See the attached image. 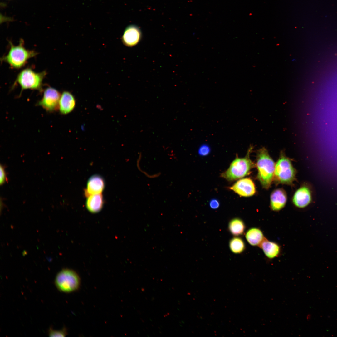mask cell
Instances as JSON below:
<instances>
[{
    "instance_id": "obj_1",
    "label": "cell",
    "mask_w": 337,
    "mask_h": 337,
    "mask_svg": "<svg viewBox=\"0 0 337 337\" xmlns=\"http://www.w3.org/2000/svg\"><path fill=\"white\" fill-rule=\"evenodd\" d=\"M257 155V178L262 187L267 189L274 178L275 164L265 148L259 149Z\"/></svg>"
},
{
    "instance_id": "obj_2",
    "label": "cell",
    "mask_w": 337,
    "mask_h": 337,
    "mask_svg": "<svg viewBox=\"0 0 337 337\" xmlns=\"http://www.w3.org/2000/svg\"><path fill=\"white\" fill-rule=\"evenodd\" d=\"M9 49L7 54L0 59L1 62L7 63L12 69H19L24 66L27 61L35 56L37 53L29 50L24 46V41L20 40L17 45H14L9 41Z\"/></svg>"
},
{
    "instance_id": "obj_3",
    "label": "cell",
    "mask_w": 337,
    "mask_h": 337,
    "mask_svg": "<svg viewBox=\"0 0 337 337\" xmlns=\"http://www.w3.org/2000/svg\"><path fill=\"white\" fill-rule=\"evenodd\" d=\"M252 147H250L246 156L242 158L237 157L230 164L229 168L221 174V176L229 181L241 178L250 173L251 170L256 165L250 159L249 155Z\"/></svg>"
},
{
    "instance_id": "obj_4",
    "label": "cell",
    "mask_w": 337,
    "mask_h": 337,
    "mask_svg": "<svg viewBox=\"0 0 337 337\" xmlns=\"http://www.w3.org/2000/svg\"><path fill=\"white\" fill-rule=\"evenodd\" d=\"M46 74L45 71L37 72L30 68L24 69L18 74L12 88L17 84L21 88V93L27 89L41 91L42 90L43 81Z\"/></svg>"
},
{
    "instance_id": "obj_5",
    "label": "cell",
    "mask_w": 337,
    "mask_h": 337,
    "mask_svg": "<svg viewBox=\"0 0 337 337\" xmlns=\"http://www.w3.org/2000/svg\"><path fill=\"white\" fill-rule=\"evenodd\" d=\"M296 171L290 159L282 152L275 164L274 176L278 183L291 185L295 180Z\"/></svg>"
},
{
    "instance_id": "obj_6",
    "label": "cell",
    "mask_w": 337,
    "mask_h": 337,
    "mask_svg": "<svg viewBox=\"0 0 337 337\" xmlns=\"http://www.w3.org/2000/svg\"><path fill=\"white\" fill-rule=\"evenodd\" d=\"M55 282L59 290L68 293L73 292L78 289L80 280L78 275L74 271L65 269L58 273Z\"/></svg>"
},
{
    "instance_id": "obj_7",
    "label": "cell",
    "mask_w": 337,
    "mask_h": 337,
    "mask_svg": "<svg viewBox=\"0 0 337 337\" xmlns=\"http://www.w3.org/2000/svg\"><path fill=\"white\" fill-rule=\"evenodd\" d=\"M61 94L56 89L49 87L44 91L42 98L37 105L42 107L46 111L53 112L59 109Z\"/></svg>"
},
{
    "instance_id": "obj_8",
    "label": "cell",
    "mask_w": 337,
    "mask_h": 337,
    "mask_svg": "<svg viewBox=\"0 0 337 337\" xmlns=\"http://www.w3.org/2000/svg\"><path fill=\"white\" fill-rule=\"evenodd\" d=\"M229 189L241 196L248 197L254 194L256 190L255 184L249 178H245L237 181Z\"/></svg>"
},
{
    "instance_id": "obj_9",
    "label": "cell",
    "mask_w": 337,
    "mask_h": 337,
    "mask_svg": "<svg viewBox=\"0 0 337 337\" xmlns=\"http://www.w3.org/2000/svg\"><path fill=\"white\" fill-rule=\"evenodd\" d=\"M142 36L141 31L137 26L131 25L125 29L122 37L123 43L126 46H134L139 42Z\"/></svg>"
},
{
    "instance_id": "obj_10",
    "label": "cell",
    "mask_w": 337,
    "mask_h": 337,
    "mask_svg": "<svg viewBox=\"0 0 337 337\" xmlns=\"http://www.w3.org/2000/svg\"><path fill=\"white\" fill-rule=\"evenodd\" d=\"M311 192L309 188L303 186L295 192L292 198L294 204L297 207L303 208L307 206L312 200Z\"/></svg>"
},
{
    "instance_id": "obj_11",
    "label": "cell",
    "mask_w": 337,
    "mask_h": 337,
    "mask_svg": "<svg viewBox=\"0 0 337 337\" xmlns=\"http://www.w3.org/2000/svg\"><path fill=\"white\" fill-rule=\"evenodd\" d=\"M105 186L104 180L101 176L98 175H93L87 181L85 195L88 197L90 195L101 193Z\"/></svg>"
},
{
    "instance_id": "obj_12",
    "label": "cell",
    "mask_w": 337,
    "mask_h": 337,
    "mask_svg": "<svg viewBox=\"0 0 337 337\" xmlns=\"http://www.w3.org/2000/svg\"><path fill=\"white\" fill-rule=\"evenodd\" d=\"M75 104V100L72 94L68 91H64L61 95L58 109L61 114L66 115L73 110Z\"/></svg>"
},
{
    "instance_id": "obj_13",
    "label": "cell",
    "mask_w": 337,
    "mask_h": 337,
    "mask_svg": "<svg viewBox=\"0 0 337 337\" xmlns=\"http://www.w3.org/2000/svg\"><path fill=\"white\" fill-rule=\"evenodd\" d=\"M287 195L285 191L279 188L273 191L270 196V206L273 211L281 210L285 206L287 201Z\"/></svg>"
},
{
    "instance_id": "obj_14",
    "label": "cell",
    "mask_w": 337,
    "mask_h": 337,
    "mask_svg": "<svg viewBox=\"0 0 337 337\" xmlns=\"http://www.w3.org/2000/svg\"><path fill=\"white\" fill-rule=\"evenodd\" d=\"M259 246L265 256L269 259L278 256L281 252V248L279 244L265 238Z\"/></svg>"
},
{
    "instance_id": "obj_15",
    "label": "cell",
    "mask_w": 337,
    "mask_h": 337,
    "mask_svg": "<svg viewBox=\"0 0 337 337\" xmlns=\"http://www.w3.org/2000/svg\"><path fill=\"white\" fill-rule=\"evenodd\" d=\"M86 202V206L90 212L94 213L100 212L103 205V196L101 193L88 196Z\"/></svg>"
},
{
    "instance_id": "obj_16",
    "label": "cell",
    "mask_w": 337,
    "mask_h": 337,
    "mask_svg": "<svg viewBox=\"0 0 337 337\" xmlns=\"http://www.w3.org/2000/svg\"><path fill=\"white\" fill-rule=\"evenodd\" d=\"M245 237L248 243L254 246H259L265 238L262 231L256 227L248 229L246 233Z\"/></svg>"
},
{
    "instance_id": "obj_17",
    "label": "cell",
    "mask_w": 337,
    "mask_h": 337,
    "mask_svg": "<svg viewBox=\"0 0 337 337\" xmlns=\"http://www.w3.org/2000/svg\"><path fill=\"white\" fill-rule=\"evenodd\" d=\"M228 228L232 235L235 236H238L244 233L246 227L244 222L242 220L236 218L232 219L230 221Z\"/></svg>"
},
{
    "instance_id": "obj_18",
    "label": "cell",
    "mask_w": 337,
    "mask_h": 337,
    "mask_svg": "<svg viewBox=\"0 0 337 337\" xmlns=\"http://www.w3.org/2000/svg\"><path fill=\"white\" fill-rule=\"evenodd\" d=\"M229 246L231 251L235 254H240L244 250L245 245L243 240L239 237H234L229 242Z\"/></svg>"
},
{
    "instance_id": "obj_19",
    "label": "cell",
    "mask_w": 337,
    "mask_h": 337,
    "mask_svg": "<svg viewBox=\"0 0 337 337\" xmlns=\"http://www.w3.org/2000/svg\"><path fill=\"white\" fill-rule=\"evenodd\" d=\"M66 335V331L65 329L56 330L50 328L48 332V335L50 337H65Z\"/></svg>"
},
{
    "instance_id": "obj_20",
    "label": "cell",
    "mask_w": 337,
    "mask_h": 337,
    "mask_svg": "<svg viewBox=\"0 0 337 337\" xmlns=\"http://www.w3.org/2000/svg\"><path fill=\"white\" fill-rule=\"evenodd\" d=\"M209 147L207 145H203L199 148L198 152L201 156H206L210 152Z\"/></svg>"
},
{
    "instance_id": "obj_21",
    "label": "cell",
    "mask_w": 337,
    "mask_h": 337,
    "mask_svg": "<svg viewBox=\"0 0 337 337\" xmlns=\"http://www.w3.org/2000/svg\"><path fill=\"white\" fill-rule=\"evenodd\" d=\"M0 184L1 185L7 181V179L4 168L1 164L0 165Z\"/></svg>"
},
{
    "instance_id": "obj_22",
    "label": "cell",
    "mask_w": 337,
    "mask_h": 337,
    "mask_svg": "<svg viewBox=\"0 0 337 337\" xmlns=\"http://www.w3.org/2000/svg\"><path fill=\"white\" fill-rule=\"evenodd\" d=\"M210 207L213 209H216L219 206L220 204L218 200L213 199L211 200L209 203Z\"/></svg>"
}]
</instances>
